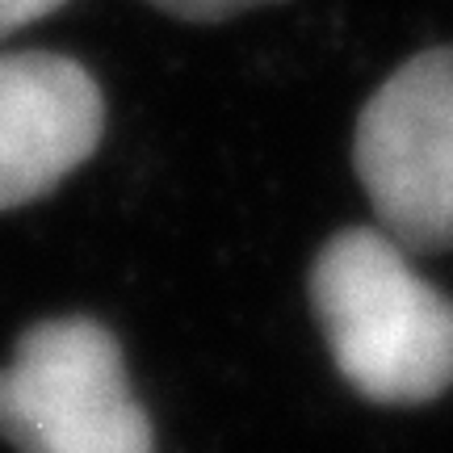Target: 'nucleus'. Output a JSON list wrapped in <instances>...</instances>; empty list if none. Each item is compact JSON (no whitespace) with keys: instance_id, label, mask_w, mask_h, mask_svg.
I'll list each match as a JSON object with an SVG mask.
<instances>
[{"instance_id":"nucleus-5","label":"nucleus","mask_w":453,"mask_h":453,"mask_svg":"<svg viewBox=\"0 0 453 453\" xmlns=\"http://www.w3.org/2000/svg\"><path fill=\"white\" fill-rule=\"evenodd\" d=\"M151 4L180 21H226V17H240L248 9L273 4V0H151Z\"/></svg>"},{"instance_id":"nucleus-3","label":"nucleus","mask_w":453,"mask_h":453,"mask_svg":"<svg viewBox=\"0 0 453 453\" xmlns=\"http://www.w3.org/2000/svg\"><path fill=\"white\" fill-rule=\"evenodd\" d=\"M357 177L407 252L453 248V47L424 50L357 118Z\"/></svg>"},{"instance_id":"nucleus-2","label":"nucleus","mask_w":453,"mask_h":453,"mask_svg":"<svg viewBox=\"0 0 453 453\" xmlns=\"http://www.w3.org/2000/svg\"><path fill=\"white\" fill-rule=\"evenodd\" d=\"M0 437L21 453H156L110 327L47 319L0 365Z\"/></svg>"},{"instance_id":"nucleus-4","label":"nucleus","mask_w":453,"mask_h":453,"mask_svg":"<svg viewBox=\"0 0 453 453\" xmlns=\"http://www.w3.org/2000/svg\"><path fill=\"white\" fill-rule=\"evenodd\" d=\"M105 97L93 72L55 50L0 55V211L72 177L101 143Z\"/></svg>"},{"instance_id":"nucleus-6","label":"nucleus","mask_w":453,"mask_h":453,"mask_svg":"<svg viewBox=\"0 0 453 453\" xmlns=\"http://www.w3.org/2000/svg\"><path fill=\"white\" fill-rule=\"evenodd\" d=\"M67 0H0V38L4 34H17L21 26H34L50 17L55 9H64Z\"/></svg>"},{"instance_id":"nucleus-1","label":"nucleus","mask_w":453,"mask_h":453,"mask_svg":"<svg viewBox=\"0 0 453 453\" xmlns=\"http://www.w3.org/2000/svg\"><path fill=\"white\" fill-rule=\"evenodd\" d=\"M311 303L344 382L373 403H428L453 387V298L424 281L387 231L324 243Z\"/></svg>"}]
</instances>
